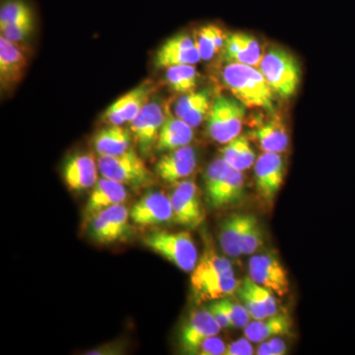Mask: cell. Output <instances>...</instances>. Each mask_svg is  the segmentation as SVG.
Returning a JSON list of instances; mask_svg holds the SVG:
<instances>
[{"instance_id":"1","label":"cell","mask_w":355,"mask_h":355,"mask_svg":"<svg viewBox=\"0 0 355 355\" xmlns=\"http://www.w3.org/2000/svg\"><path fill=\"white\" fill-rule=\"evenodd\" d=\"M193 272L191 291L198 302L226 298L239 288L232 263L212 250L205 252Z\"/></svg>"},{"instance_id":"2","label":"cell","mask_w":355,"mask_h":355,"mask_svg":"<svg viewBox=\"0 0 355 355\" xmlns=\"http://www.w3.org/2000/svg\"><path fill=\"white\" fill-rule=\"evenodd\" d=\"M222 81L233 96L247 108L272 112L273 91L258 67L227 64L222 71Z\"/></svg>"},{"instance_id":"3","label":"cell","mask_w":355,"mask_h":355,"mask_svg":"<svg viewBox=\"0 0 355 355\" xmlns=\"http://www.w3.org/2000/svg\"><path fill=\"white\" fill-rule=\"evenodd\" d=\"M258 69L275 94L286 99L295 94L301 81V69L291 53L279 46H270L263 53Z\"/></svg>"},{"instance_id":"4","label":"cell","mask_w":355,"mask_h":355,"mask_svg":"<svg viewBox=\"0 0 355 355\" xmlns=\"http://www.w3.org/2000/svg\"><path fill=\"white\" fill-rule=\"evenodd\" d=\"M144 245L169 261L184 272H191L198 265V252L191 236L187 232L153 231L144 238Z\"/></svg>"},{"instance_id":"5","label":"cell","mask_w":355,"mask_h":355,"mask_svg":"<svg viewBox=\"0 0 355 355\" xmlns=\"http://www.w3.org/2000/svg\"><path fill=\"white\" fill-rule=\"evenodd\" d=\"M97 163L102 177L125 186L139 190L153 183V173L149 171L141 156L132 147L119 155L99 156Z\"/></svg>"},{"instance_id":"6","label":"cell","mask_w":355,"mask_h":355,"mask_svg":"<svg viewBox=\"0 0 355 355\" xmlns=\"http://www.w3.org/2000/svg\"><path fill=\"white\" fill-rule=\"evenodd\" d=\"M246 107L234 98L220 95L212 103L207 119L210 139L226 144L239 137L244 125Z\"/></svg>"},{"instance_id":"7","label":"cell","mask_w":355,"mask_h":355,"mask_svg":"<svg viewBox=\"0 0 355 355\" xmlns=\"http://www.w3.org/2000/svg\"><path fill=\"white\" fill-rule=\"evenodd\" d=\"M173 221L189 229L198 228L205 221V214L198 184L191 180L177 183L170 197Z\"/></svg>"},{"instance_id":"8","label":"cell","mask_w":355,"mask_h":355,"mask_svg":"<svg viewBox=\"0 0 355 355\" xmlns=\"http://www.w3.org/2000/svg\"><path fill=\"white\" fill-rule=\"evenodd\" d=\"M249 277L279 297L289 293L288 273L279 257L273 253L256 254L249 261Z\"/></svg>"},{"instance_id":"9","label":"cell","mask_w":355,"mask_h":355,"mask_svg":"<svg viewBox=\"0 0 355 355\" xmlns=\"http://www.w3.org/2000/svg\"><path fill=\"white\" fill-rule=\"evenodd\" d=\"M166 109L160 102L149 101L130 123V133L139 146L140 155L146 157L156 148L159 133L164 123Z\"/></svg>"},{"instance_id":"10","label":"cell","mask_w":355,"mask_h":355,"mask_svg":"<svg viewBox=\"0 0 355 355\" xmlns=\"http://www.w3.org/2000/svg\"><path fill=\"white\" fill-rule=\"evenodd\" d=\"M130 211L123 205L103 210L90 221V236L102 245L114 244L130 234Z\"/></svg>"},{"instance_id":"11","label":"cell","mask_w":355,"mask_h":355,"mask_svg":"<svg viewBox=\"0 0 355 355\" xmlns=\"http://www.w3.org/2000/svg\"><path fill=\"white\" fill-rule=\"evenodd\" d=\"M286 163L279 153H263L254 163V184L261 200L272 205L284 184Z\"/></svg>"},{"instance_id":"12","label":"cell","mask_w":355,"mask_h":355,"mask_svg":"<svg viewBox=\"0 0 355 355\" xmlns=\"http://www.w3.org/2000/svg\"><path fill=\"white\" fill-rule=\"evenodd\" d=\"M154 87L149 83L140 84L127 94L121 96L103 114L104 121L109 125H123L132 123L135 116L150 101Z\"/></svg>"},{"instance_id":"13","label":"cell","mask_w":355,"mask_h":355,"mask_svg":"<svg viewBox=\"0 0 355 355\" xmlns=\"http://www.w3.org/2000/svg\"><path fill=\"white\" fill-rule=\"evenodd\" d=\"M221 330V327L207 308L195 311L182 328L180 336L182 352L186 354H197L203 340L218 335Z\"/></svg>"},{"instance_id":"14","label":"cell","mask_w":355,"mask_h":355,"mask_svg":"<svg viewBox=\"0 0 355 355\" xmlns=\"http://www.w3.org/2000/svg\"><path fill=\"white\" fill-rule=\"evenodd\" d=\"M197 165V151L187 146L164 154L156 163L155 172L163 181L177 184L190 177Z\"/></svg>"},{"instance_id":"15","label":"cell","mask_w":355,"mask_h":355,"mask_svg":"<svg viewBox=\"0 0 355 355\" xmlns=\"http://www.w3.org/2000/svg\"><path fill=\"white\" fill-rule=\"evenodd\" d=\"M130 219L140 226H153L173 220L170 198L162 191H149L130 211Z\"/></svg>"},{"instance_id":"16","label":"cell","mask_w":355,"mask_h":355,"mask_svg":"<svg viewBox=\"0 0 355 355\" xmlns=\"http://www.w3.org/2000/svg\"><path fill=\"white\" fill-rule=\"evenodd\" d=\"M200 60L195 38L188 34H179L160 46L154 58V64L160 69H168L175 65L196 64Z\"/></svg>"},{"instance_id":"17","label":"cell","mask_w":355,"mask_h":355,"mask_svg":"<svg viewBox=\"0 0 355 355\" xmlns=\"http://www.w3.org/2000/svg\"><path fill=\"white\" fill-rule=\"evenodd\" d=\"M28 67L24 51L17 44L0 37V85L10 90L21 83Z\"/></svg>"},{"instance_id":"18","label":"cell","mask_w":355,"mask_h":355,"mask_svg":"<svg viewBox=\"0 0 355 355\" xmlns=\"http://www.w3.org/2000/svg\"><path fill=\"white\" fill-rule=\"evenodd\" d=\"M263 57L261 44L253 35L232 33L226 37L222 58L226 64H243L259 67Z\"/></svg>"},{"instance_id":"19","label":"cell","mask_w":355,"mask_h":355,"mask_svg":"<svg viewBox=\"0 0 355 355\" xmlns=\"http://www.w3.org/2000/svg\"><path fill=\"white\" fill-rule=\"evenodd\" d=\"M127 198L128 191L125 184L105 177L101 178L93 187L92 193L86 203L84 220L90 222L99 212L114 205H123Z\"/></svg>"},{"instance_id":"20","label":"cell","mask_w":355,"mask_h":355,"mask_svg":"<svg viewBox=\"0 0 355 355\" xmlns=\"http://www.w3.org/2000/svg\"><path fill=\"white\" fill-rule=\"evenodd\" d=\"M245 191L246 181L244 174L230 167L205 200L210 209H224L241 202L245 197Z\"/></svg>"},{"instance_id":"21","label":"cell","mask_w":355,"mask_h":355,"mask_svg":"<svg viewBox=\"0 0 355 355\" xmlns=\"http://www.w3.org/2000/svg\"><path fill=\"white\" fill-rule=\"evenodd\" d=\"M98 163L90 154H78L67 161L64 167L65 183L71 191H85L98 182Z\"/></svg>"},{"instance_id":"22","label":"cell","mask_w":355,"mask_h":355,"mask_svg":"<svg viewBox=\"0 0 355 355\" xmlns=\"http://www.w3.org/2000/svg\"><path fill=\"white\" fill-rule=\"evenodd\" d=\"M193 135V128L166 108L165 121L159 133L155 149L159 153H169L181 148L191 144Z\"/></svg>"},{"instance_id":"23","label":"cell","mask_w":355,"mask_h":355,"mask_svg":"<svg viewBox=\"0 0 355 355\" xmlns=\"http://www.w3.org/2000/svg\"><path fill=\"white\" fill-rule=\"evenodd\" d=\"M253 135L263 153L282 154L288 148L289 135L286 123L277 114L257 125Z\"/></svg>"},{"instance_id":"24","label":"cell","mask_w":355,"mask_h":355,"mask_svg":"<svg viewBox=\"0 0 355 355\" xmlns=\"http://www.w3.org/2000/svg\"><path fill=\"white\" fill-rule=\"evenodd\" d=\"M210 108L209 93L207 91H193L179 98L174 106V114L196 128L202 121H207Z\"/></svg>"},{"instance_id":"25","label":"cell","mask_w":355,"mask_h":355,"mask_svg":"<svg viewBox=\"0 0 355 355\" xmlns=\"http://www.w3.org/2000/svg\"><path fill=\"white\" fill-rule=\"evenodd\" d=\"M293 328V322L287 314H277L263 320H253L244 329L245 336L252 343H261L275 336H287Z\"/></svg>"},{"instance_id":"26","label":"cell","mask_w":355,"mask_h":355,"mask_svg":"<svg viewBox=\"0 0 355 355\" xmlns=\"http://www.w3.org/2000/svg\"><path fill=\"white\" fill-rule=\"evenodd\" d=\"M130 133L121 125H110L96 133L93 144L99 156H116L130 148Z\"/></svg>"},{"instance_id":"27","label":"cell","mask_w":355,"mask_h":355,"mask_svg":"<svg viewBox=\"0 0 355 355\" xmlns=\"http://www.w3.org/2000/svg\"><path fill=\"white\" fill-rule=\"evenodd\" d=\"M246 218L247 214H231L219 226V245L222 252L231 258H239L243 254L241 240Z\"/></svg>"},{"instance_id":"28","label":"cell","mask_w":355,"mask_h":355,"mask_svg":"<svg viewBox=\"0 0 355 355\" xmlns=\"http://www.w3.org/2000/svg\"><path fill=\"white\" fill-rule=\"evenodd\" d=\"M198 53L202 60H211L225 44L226 36L223 30L216 24L202 26L193 36Z\"/></svg>"},{"instance_id":"29","label":"cell","mask_w":355,"mask_h":355,"mask_svg":"<svg viewBox=\"0 0 355 355\" xmlns=\"http://www.w3.org/2000/svg\"><path fill=\"white\" fill-rule=\"evenodd\" d=\"M166 69V81L178 94L193 92L198 87V72L193 64L175 65Z\"/></svg>"},{"instance_id":"30","label":"cell","mask_w":355,"mask_h":355,"mask_svg":"<svg viewBox=\"0 0 355 355\" xmlns=\"http://www.w3.org/2000/svg\"><path fill=\"white\" fill-rule=\"evenodd\" d=\"M35 18L36 14L30 0H2L0 8V29Z\"/></svg>"},{"instance_id":"31","label":"cell","mask_w":355,"mask_h":355,"mask_svg":"<svg viewBox=\"0 0 355 355\" xmlns=\"http://www.w3.org/2000/svg\"><path fill=\"white\" fill-rule=\"evenodd\" d=\"M263 244V230L257 217L253 214H247L244 232L241 240L243 254H253L260 250Z\"/></svg>"},{"instance_id":"32","label":"cell","mask_w":355,"mask_h":355,"mask_svg":"<svg viewBox=\"0 0 355 355\" xmlns=\"http://www.w3.org/2000/svg\"><path fill=\"white\" fill-rule=\"evenodd\" d=\"M243 284L249 288L254 297L260 303L263 309L266 311V316H273V315L279 313L277 298L275 297V294L272 291H268L265 287L259 286L250 277H245Z\"/></svg>"},{"instance_id":"33","label":"cell","mask_w":355,"mask_h":355,"mask_svg":"<svg viewBox=\"0 0 355 355\" xmlns=\"http://www.w3.org/2000/svg\"><path fill=\"white\" fill-rule=\"evenodd\" d=\"M222 310L227 315L232 328L245 329L251 322L252 318L242 303L234 302L227 298L216 300Z\"/></svg>"},{"instance_id":"34","label":"cell","mask_w":355,"mask_h":355,"mask_svg":"<svg viewBox=\"0 0 355 355\" xmlns=\"http://www.w3.org/2000/svg\"><path fill=\"white\" fill-rule=\"evenodd\" d=\"M237 295L242 304L246 308L252 320H263L268 318L266 311L263 309L260 303L256 300L253 294L243 282L240 284L239 288L237 289Z\"/></svg>"},{"instance_id":"35","label":"cell","mask_w":355,"mask_h":355,"mask_svg":"<svg viewBox=\"0 0 355 355\" xmlns=\"http://www.w3.org/2000/svg\"><path fill=\"white\" fill-rule=\"evenodd\" d=\"M34 27L35 19H31L1 28L0 31H1V36L4 38L17 44L27 39L34 31Z\"/></svg>"},{"instance_id":"36","label":"cell","mask_w":355,"mask_h":355,"mask_svg":"<svg viewBox=\"0 0 355 355\" xmlns=\"http://www.w3.org/2000/svg\"><path fill=\"white\" fill-rule=\"evenodd\" d=\"M256 153H254V149L252 148L249 140L245 137L241 147H240L234 159H233L232 162L229 166L232 169L244 172L249 169V168H251L256 163Z\"/></svg>"},{"instance_id":"37","label":"cell","mask_w":355,"mask_h":355,"mask_svg":"<svg viewBox=\"0 0 355 355\" xmlns=\"http://www.w3.org/2000/svg\"><path fill=\"white\" fill-rule=\"evenodd\" d=\"M287 352H288L287 343L277 336L261 343L256 350V354L258 355H284Z\"/></svg>"},{"instance_id":"38","label":"cell","mask_w":355,"mask_h":355,"mask_svg":"<svg viewBox=\"0 0 355 355\" xmlns=\"http://www.w3.org/2000/svg\"><path fill=\"white\" fill-rule=\"evenodd\" d=\"M226 350L225 343L217 336H210L203 340L196 355H221Z\"/></svg>"},{"instance_id":"39","label":"cell","mask_w":355,"mask_h":355,"mask_svg":"<svg viewBox=\"0 0 355 355\" xmlns=\"http://www.w3.org/2000/svg\"><path fill=\"white\" fill-rule=\"evenodd\" d=\"M254 352L253 343L245 336L231 343L226 347L224 355H252L254 354Z\"/></svg>"},{"instance_id":"40","label":"cell","mask_w":355,"mask_h":355,"mask_svg":"<svg viewBox=\"0 0 355 355\" xmlns=\"http://www.w3.org/2000/svg\"><path fill=\"white\" fill-rule=\"evenodd\" d=\"M207 309L210 311L212 315H214V319L216 320L217 323L221 327V329H230L232 328L231 326L230 321H229L227 315L225 314L216 300L210 301L209 305L207 306Z\"/></svg>"}]
</instances>
